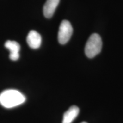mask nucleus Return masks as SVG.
I'll return each mask as SVG.
<instances>
[{
    "mask_svg": "<svg viewBox=\"0 0 123 123\" xmlns=\"http://www.w3.org/2000/svg\"><path fill=\"white\" fill-rule=\"evenodd\" d=\"M25 100V96L17 90H5L0 94V104L6 108H11L21 105Z\"/></svg>",
    "mask_w": 123,
    "mask_h": 123,
    "instance_id": "nucleus-1",
    "label": "nucleus"
},
{
    "mask_svg": "<svg viewBox=\"0 0 123 123\" xmlns=\"http://www.w3.org/2000/svg\"><path fill=\"white\" fill-rule=\"evenodd\" d=\"M102 49V41L98 34H92L86 43L85 54L89 58H94L100 53Z\"/></svg>",
    "mask_w": 123,
    "mask_h": 123,
    "instance_id": "nucleus-2",
    "label": "nucleus"
},
{
    "mask_svg": "<svg viewBox=\"0 0 123 123\" xmlns=\"http://www.w3.org/2000/svg\"><path fill=\"white\" fill-rule=\"evenodd\" d=\"M73 29L71 24L67 20H63L60 25L58 31V41L62 44L68 42L73 34Z\"/></svg>",
    "mask_w": 123,
    "mask_h": 123,
    "instance_id": "nucleus-3",
    "label": "nucleus"
},
{
    "mask_svg": "<svg viewBox=\"0 0 123 123\" xmlns=\"http://www.w3.org/2000/svg\"><path fill=\"white\" fill-rule=\"evenodd\" d=\"M26 41L30 48L37 49L41 45L42 37L37 31L31 30L27 35Z\"/></svg>",
    "mask_w": 123,
    "mask_h": 123,
    "instance_id": "nucleus-4",
    "label": "nucleus"
},
{
    "mask_svg": "<svg viewBox=\"0 0 123 123\" xmlns=\"http://www.w3.org/2000/svg\"><path fill=\"white\" fill-rule=\"evenodd\" d=\"M5 47L10 51L9 58L12 61H17L19 58L20 45L14 41L8 40L5 43Z\"/></svg>",
    "mask_w": 123,
    "mask_h": 123,
    "instance_id": "nucleus-5",
    "label": "nucleus"
},
{
    "mask_svg": "<svg viewBox=\"0 0 123 123\" xmlns=\"http://www.w3.org/2000/svg\"><path fill=\"white\" fill-rule=\"evenodd\" d=\"M60 0H47L43 6V12L46 18H50L54 14Z\"/></svg>",
    "mask_w": 123,
    "mask_h": 123,
    "instance_id": "nucleus-6",
    "label": "nucleus"
},
{
    "mask_svg": "<svg viewBox=\"0 0 123 123\" xmlns=\"http://www.w3.org/2000/svg\"><path fill=\"white\" fill-rule=\"evenodd\" d=\"M79 108L77 106H71L63 115L62 123H71L78 116Z\"/></svg>",
    "mask_w": 123,
    "mask_h": 123,
    "instance_id": "nucleus-7",
    "label": "nucleus"
},
{
    "mask_svg": "<svg viewBox=\"0 0 123 123\" xmlns=\"http://www.w3.org/2000/svg\"><path fill=\"white\" fill-rule=\"evenodd\" d=\"M86 123V122H82V123Z\"/></svg>",
    "mask_w": 123,
    "mask_h": 123,
    "instance_id": "nucleus-8",
    "label": "nucleus"
}]
</instances>
